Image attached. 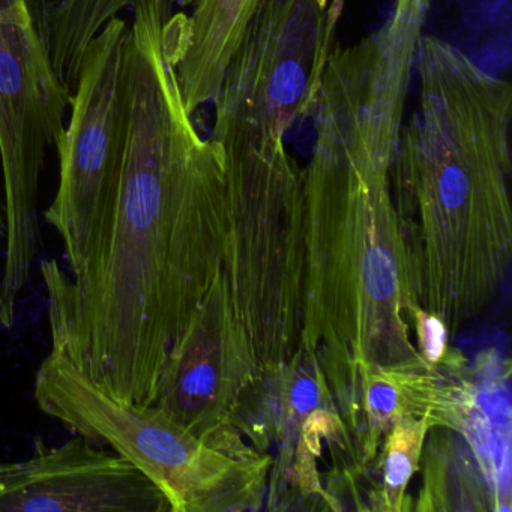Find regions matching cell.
Returning a JSON list of instances; mask_svg holds the SVG:
<instances>
[{"instance_id": "obj_5", "label": "cell", "mask_w": 512, "mask_h": 512, "mask_svg": "<svg viewBox=\"0 0 512 512\" xmlns=\"http://www.w3.org/2000/svg\"><path fill=\"white\" fill-rule=\"evenodd\" d=\"M35 398L68 430L109 445L142 470L166 494L172 512L251 511L262 505L271 457L218 451L154 404L116 398L56 350L38 370Z\"/></svg>"}, {"instance_id": "obj_10", "label": "cell", "mask_w": 512, "mask_h": 512, "mask_svg": "<svg viewBox=\"0 0 512 512\" xmlns=\"http://www.w3.org/2000/svg\"><path fill=\"white\" fill-rule=\"evenodd\" d=\"M479 379L446 383L425 452L418 509L509 511V367L491 364Z\"/></svg>"}, {"instance_id": "obj_3", "label": "cell", "mask_w": 512, "mask_h": 512, "mask_svg": "<svg viewBox=\"0 0 512 512\" xmlns=\"http://www.w3.org/2000/svg\"><path fill=\"white\" fill-rule=\"evenodd\" d=\"M418 109L391 173L419 305L448 334L502 292L512 254L511 86L446 41L422 37Z\"/></svg>"}, {"instance_id": "obj_4", "label": "cell", "mask_w": 512, "mask_h": 512, "mask_svg": "<svg viewBox=\"0 0 512 512\" xmlns=\"http://www.w3.org/2000/svg\"><path fill=\"white\" fill-rule=\"evenodd\" d=\"M226 163L223 275L259 370L302 347L305 215L302 172L284 137L244 122L214 127Z\"/></svg>"}, {"instance_id": "obj_9", "label": "cell", "mask_w": 512, "mask_h": 512, "mask_svg": "<svg viewBox=\"0 0 512 512\" xmlns=\"http://www.w3.org/2000/svg\"><path fill=\"white\" fill-rule=\"evenodd\" d=\"M257 374L259 367L233 313L221 271L173 346L152 404L218 451L268 457L239 431V415Z\"/></svg>"}, {"instance_id": "obj_7", "label": "cell", "mask_w": 512, "mask_h": 512, "mask_svg": "<svg viewBox=\"0 0 512 512\" xmlns=\"http://www.w3.org/2000/svg\"><path fill=\"white\" fill-rule=\"evenodd\" d=\"M128 26L115 17L86 47L68 121L55 146L58 190L44 218L64 241L73 275L94 253L118 190L127 136Z\"/></svg>"}, {"instance_id": "obj_18", "label": "cell", "mask_w": 512, "mask_h": 512, "mask_svg": "<svg viewBox=\"0 0 512 512\" xmlns=\"http://www.w3.org/2000/svg\"><path fill=\"white\" fill-rule=\"evenodd\" d=\"M172 2L181 5V7H188V5H193L196 0H172Z\"/></svg>"}, {"instance_id": "obj_1", "label": "cell", "mask_w": 512, "mask_h": 512, "mask_svg": "<svg viewBox=\"0 0 512 512\" xmlns=\"http://www.w3.org/2000/svg\"><path fill=\"white\" fill-rule=\"evenodd\" d=\"M125 44L124 161L106 229L67 277L41 263L52 350L116 398L152 406L164 365L223 271L226 163L185 107L170 0H137Z\"/></svg>"}, {"instance_id": "obj_17", "label": "cell", "mask_w": 512, "mask_h": 512, "mask_svg": "<svg viewBox=\"0 0 512 512\" xmlns=\"http://www.w3.org/2000/svg\"><path fill=\"white\" fill-rule=\"evenodd\" d=\"M7 233V218H5V202L0 196V235L5 236Z\"/></svg>"}, {"instance_id": "obj_16", "label": "cell", "mask_w": 512, "mask_h": 512, "mask_svg": "<svg viewBox=\"0 0 512 512\" xmlns=\"http://www.w3.org/2000/svg\"><path fill=\"white\" fill-rule=\"evenodd\" d=\"M416 347L419 355L433 367H449L458 364L448 349V329L442 319L428 313L424 308L416 307L412 316Z\"/></svg>"}, {"instance_id": "obj_13", "label": "cell", "mask_w": 512, "mask_h": 512, "mask_svg": "<svg viewBox=\"0 0 512 512\" xmlns=\"http://www.w3.org/2000/svg\"><path fill=\"white\" fill-rule=\"evenodd\" d=\"M260 0H196L191 16L175 14L176 76L185 107L196 110L217 98L230 59Z\"/></svg>"}, {"instance_id": "obj_11", "label": "cell", "mask_w": 512, "mask_h": 512, "mask_svg": "<svg viewBox=\"0 0 512 512\" xmlns=\"http://www.w3.org/2000/svg\"><path fill=\"white\" fill-rule=\"evenodd\" d=\"M0 512H172L142 470L76 437L32 457L0 464Z\"/></svg>"}, {"instance_id": "obj_14", "label": "cell", "mask_w": 512, "mask_h": 512, "mask_svg": "<svg viewBox=\"0 0 512 512\" xmlns=\"http://www.w3.org/2000/svg\"><path fill=\"white\" fill-rule=\"evenodd\" d=\"M137 0H56L46 13L53 67L73 91L80 61L98 32Z\"/></svg>"}, {"instance_id": "obj_8", "label": "cell", "mask_w": 512, "mask_h": 512, "mask_svg": "<svg viewBox=\"0 0 512 512\" xmlns=\"http://www.w3.org/2000/svg\"><path fill=\"white\" fill-rule=\"evenodd\" d=\"M341 13L335 0H260L214 100L215 127L284 137L311 115Z\"/></svg>"}, {"instance_id": "obj_2", "label": "cell", "mask_w": 512, "mask_h": 512, "mask_svg": "<svg viewBox=\"0 0 512 512\" xmlns=\"http://www.w3.org/2000/svg\"><path fill=\"white\" fill-rule=\"evenodd\" d=\"M406 100L364 77L326 80L316 145L302 173V347L328 388L362 367L418 361L415 263L391 191Z\"/></svg>"}, {"instance_id": "obj_12", "label": "cell", "mask_w": 512, "mask_h": 512, "mask_svg": "<svg viewBox=\"0 0 512 512\" xmlns=\"http://www.w3.org/2000/svg\"><path fill=\"white\" fill-rule=\"evenodd\" d=\"M445 388L442 368L421 358L358 368L329 392L359 460L370 467L395 425L422 418L430 419L431 427L436 424Z\"/></svg>"}, {"instance_id": "obj_15", "label": "cell", "mask_w": 512, "mask_h": 512, "mask_svg": "<svg viewBox=\"0 0 512 512\" xmlns=\"http://www.w3.org/2000/svg\"><path fill=\"white\" fill-rule=\"evenodd\" d=\"M430 428L428 418L406 419L389 431L380 449L383 481L371 496V508L377 511H403L404 493L418 469Z\"/></svg>"}, {"instance_id": "obj_6", "label": "cell", "mask_w": 512, "mask_h": 512, "mask_svg": "<svg viewBox=\"0 0 512 512\" xmlns=\"http://www.w3.org/2000/svg\"><path fill=\"white\" fill-rule=\"evenodd\" d=\"M44 0H0V163L7 244L0 278V326L16 322L17 302L40 253L41 179L70 113L73 91L53 67Z\"/></svg>"}]
</instances>
